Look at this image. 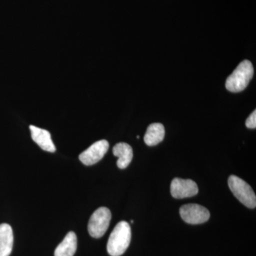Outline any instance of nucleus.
<instances>
[{"label":"nucleus","mask_w":256,"mask_h":256,"mask_svg":"<svg viewBox=\"0 0 256 256\" xmlns=\"http://www.w3.org/2000/svg\"><path fill=\"white\" fill-rule=\"evenodd\" d=\"M131 228L126 222H119L109 237L107 250L111 256H120L124 254L130 244Z\"/></svg>","instance_id":"nucleus-1"},{"label":"nucleus","mask_w":256,"mask_h":256,"mask_svg":"<svg viewBox=\"0 0 256 256\" xmlns=\"http://www.w3.org/2000/svg\"><path fill=\"white\" fill-rule=\"evenodd\" d=\"M254 69L250 60H244L239 64L226 82V88L232 92H242L246 88L254 76Z\"/></svg>","instance_id":"nucleus-2"},{"label":"nucleus","mask_w":256,"mask_h":256,"mask_svg":"<svg viewBox=\"0 0 256 256\" xmlns=\"http://www.w3.org/2000/svg\"><path fill=\"white\" fill-rule=\"evenodd\" d=\"M228 184L230 191L233 192L234 196L238 198L239 202L248 208H256V194L248 184L235 175L229 176Z\"/></svg>","instance_id":"nucleus-3"},{"label":"nucleus","mask_w":256,"mask_h":256,"mask_svg":"<svg viewBox=\"0 0 256 256\" xmlns=\"http://www.w3.org/2000/svg\"><path fill=\"white\" fill-rule=\"evenodd\" d=\"M111 212L106 207H100L90 216L88 225V230L92 238H101L107 232L110 226Z\"/></svg>","instance_id":"nucleus-4"},{"label":"nucleus","mask_w":256,"mask_h":256,"mask_svg":"<svg viewBox=\"0 0 256 256\" xmlns=\"http://www.w3.org/2000/svg\"><path fill=\"white\" fill-rule=\"evenodd\" d=\"M180 214L184 222L190 224H204L210 218L208 210L196 204L183 205L180 208Z\"/></svg>","instance_id":"nucleus-5"},{"label":"nucleus","mask_w":256,"mask_h":256,"mask_svg":"<svg viewBox=\"0 0 256 256\" xmlns=\"http://www.w3.org/2000/svg\"><path fill=\"white\" fill-rule=\"evenodd\" d=\"M109 149V143L106 140L97 141L80 153L79 160L82 164L90 166L98 162L104 158Z\"/></svg>","instance_id":"nucleus-6"},{"label":"nucleus","mask_w":256,"mask_h":256,"mask_svg":"<svg viewBox=\"0 0 256 256\" xmlns=\"http://www.w3.org/2000/svg\"><path fill=\"white\" fill-rule=\"evenodd\" d=\"M170 191L174 198L181 200L195 196L198 194V188L193 180L174 178L172 182Z\"/></svg>","instance_id":"nucleus-7"},{"label":"nucleus","mask_w":256,"mask_h":256,"mask_svg":"<svg viewBox=\"0 0 256 256\" xmlns=\"http://www.w3.org/2000/svg\"><path fill=\"white\" fill-rule=\"evenodd\" d=\"M32 140L38 144L43 150L48 152H55L56 146L52 141L50 132L44 129L36 126H30Z\"/></svg>","instance_id":"nucleus-8"},{"label":"nucleus","mask_w":256,"mask_h":256,"mask_svg":"<svg viewBox=\"0 0 256 256\" xmlns=\"http://www.w3.org/2000/svg\"><path fill=\"white\" fill-rule=\"evenodd\" d=\"M112 153L118 158L117 166L120 169H126L132 162L133 151L132 146L126 142H119L114 146Z\"/></svg>","instance_id":"nucleus-9"},{"label":"nucleus","mask_w":256,"mask_h":256,"mask_svg":"<svg viewBox=\"0 0 256 256\" xmlns=\"http://www.w3.org/2000/svg\"><path fill=\"white\" fill-rule=\"evenodd\" d=\"M14 236L9 224L0 225V256H10L12 250Z\"/></svg>","instance_id":"nucleus-10"},{"label":"nucleus","mask_w":256,"mask_h":256,"mask_svg":"<svg viewBox=\"0 0 256 256\" xmlns=\"http://www.w3.org/2000/svg\"><path fill=\"white\" fill-rule=\"evenodd\" d=\"M77 249V236L73 232L66 236L63 242L56 248L54 256H74Z\"/></svg>","instance_id":"nucleus-11"},{"label":"nucleus","mask_w":256,"mask_h":256,"mask_svg":"<svg viewBox=\"0 0 256 256\" xmlns=\"http://www.w3.org/2000/svg\"><path fill=\"white\" fill-rule=\"evenodd\" d=\"M164 127L162 124H150L144 134V142L148 146H156L164 140Z\"/></svg>","instance_id":"nucleus-12"},{"label":"nucleus","mask_w":256,"mask_h":256,"mask_svg":"<svg viewBox=\"0 0 256 256\" xmlns=\"http://www.w3.org/2000/svg\"><path fill=\"white\" fill-rule=\"evenodd\" d=\"M246 126L250 129H256V110H254L248 118L246 121Z\"/></svg>","instance_id":"nucleus-13"},{"label":"nucleus","mask_w":256,"mask_h":256,"mask_svg":"<svg viewBox=\"0 0 256 256\" xmlns=\"http://www.w3.org/2000/svg\"><path fill=\"white\" fill-rule=\"evenodd\" d=\"M137 138H138V139H139V138H140V136H137Z\"/></svg>","instance_id":"nucleus-14"}]
</instances>
